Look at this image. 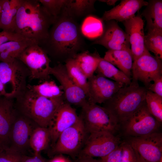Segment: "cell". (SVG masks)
Returning a JSON list of instances; mask_svg holds the SVG:
<instances>
[{"label": "cell", "instance_id": "obj_45", "mask_svg": "<svg viewBox=\"0 0 162 162\" xmlns=\"http://www.w3.org/2000/svg\"><path fill=\"white\" fill-rule=\"evenodd\" d=\"M136 154L137 160V162H145L142 158L140 156L137 152L136 151Z\"/></svg>", "mask_w": 162, "mask_h": 162}, {"label": "cell", "instance_id": "obj_30", "mask_svg": "<svg viewBox=\"0 0 162 162\" xmlns=\"http://www.w3.org/2000/svg\"><path fill=\"white\" fill-rule=\"evenodd\" d=\"M80 30L84 37L90 39H96L103 32L102 21L93 15H89L83 21L80 26Z\"/></svg>", "mask_w": 162, "mask_h": 162}, {"label": "cell", "instance_id": "obj_34", "mask_svg": "<svg viewBox=\"0 0 162 162\" xmlns=\"http://www.w3.org/2000/svg\"><path fill=\"white\" fill-rule=\"evenodd\" d=\"M52 16L56 18L60 14L68 0H38Z\"/></svg>", "mask_w": 162, "mask_h": 162}, {"label": "cell", "instance_id": "obj_21", "mask_svg": "<svg viewBox=\"0 0 162 162\" xmlns=\"http://www.w3.org/2000/svg\"><path fill=\"white\" fill-rule=\"evenodd\" d=\"M103 58L131 79L133 62L131 50H108Z\"/></svg>", "mask_w": 162, "mask_h": 162}, {"label": "cell", "instance_id": "obj_29", "mask_svg": "<svg viewBox=\"0 0 162 162\" xmlns=\"http://www.w3.org/2000/svg\"><path fill=\"white\" fill-rule=\"evenodd\" d=\"M28 90L38 95L50 99L64 97L61 88L53 81L46 80L37 85H29Z\"/></svg>", "mask_w": 162, "mask_h": 162}, {"label": "cell", "instance_id": "obj_32", "mask_svg": "<svg viewBox=\"0 0 162 162\" xmlns=\"http://www.w3.org/2000/svg\"><path fill=\"white\" fill-rule=\"evenodd\" d=\"M64 65L69 77L76 85L83 90L87 97L88 79L80 69L75 59H68L65 62Z\"/></svg>", "mask_w": 162, "mask_h": 162}, {"label": "cell", "instance_id": "obj_22", "mask_svg": "<svg viewBox=\"0 0 162 162\" xmlns=\"http://www.w3.org/2000/svg\"><path fill=\"white\" fill-rule=\"evenodd\" d=\"M35 42L33 40L25 38L7 42L0 45V61L13 62L25 49Z\"/></svg>", "mask_w": 162, "mask_h": 162}, {"label": "cell", "instance_id": "obj_15", "mask_svg": "<svg viewBox=\"0 0 162 162\" xmlns=\"http://www.w3.org/2000/svg\"><path fill=\"white\" fill-rule=\"evenodd\" d=\"M101 35L92 44L102 45L108 50H131L128 36L114 20L106 21Z\"/></svg>", "mask_w": 162, "mask_h": 162}, {"label": "cell", "instance_id": "obj_1", "mask_svg": "<svg viewBox=\"0 0 162 162\" xmlns=\"http://www.w3.org/2000/svg\"><path fill=\"white\" fill-rule=\"evenodd\" d=\"M38 45L59 63L86 51V44L77 20L63 8L50 27L47 38Z\"/></svg>", "mask_w": 162, "mask_h": 162}, {"label": "cell", "instance_id": "obj_33", "mask_svg": "<svg viewBox=\"0 0 162 162\" xmlns=\"http://www.w3.org/2000/svg\"><path fill=\"white\" fill-rule=\"evenodd\" d=\"M145 101L150 113L159 122H162V97L147 90Z\"/></svg>", "mask_w": 162, "mask_h": 162}, {"label": "cell", "instance_id": "obj_11", "mask_svg": "<svg viewBox=\"0 0 162 162\" xmlns=\"http://www.w3.org/2000/svg\"><path fill=\"white\" fill-rule=\"evenodd\" d=\"M127 142L145 162H160L162 159V134L157 132L131 137Z\"/></svg>", "mask_w": 162, "mask_h": 162}, {"label": "cell", "instance_id": "obj_27", "mask_svg": "<svg viewBox=\"0 0 162 162\" xmlns=\"http://www.w3.org/2000/svg\"><path fill=\"white\" fill-rule=\"evenodd\" d=\"M97 75L110 79L125 86L130 84L131 79L112 64L102 58L95 71Z\"/></svg>", "mask_w": 162, "mask_h": 162}, {"label": "cell", "instance_id": "obj_18", "mask_svg": "<svg viewBox=\"0 0 162 162\" xmlns=\"http://www.w3.org/2000/svg\"><path fill=\"white\" fill-rule=\"evenodd\" d=\"M122 22L128 37L134 61L142 55L146 49L143 20L138 15Z\"/></svg>", "mask_w": 162, "mask_h": 162}, {"label": "cell", "instance_id": "obj_43", "mask_svg": "<svg viewBox=\"0 0 162 162\" xmlns=\"http://www.w3.org/2000/svg\"><path fill=\"white\" fill-rule=\"evenodd\" d=\"M1 96L8 97L5 86L0 80V97Z\"/></svg>", "mask_w": 162, "mask_h": 162}, {"label": "cell", "instance_id": "obj_44", "mask_svg": "<svg viewBox=\"0 0 162 162\" xmlns=\"http://www.w3.org/2000/svg\"><path fill=\"white\" fill-rule=\"evenodd\" d=\"M117 0H98L100 2H104L106 3L109 5H114L116 2L118 1Z\"/></svg>", "mask_w": 162, "mask_h": 162}, {"label": "cell", "instance_id": "obj_40", "mask_svg": "<svg viewBox=\"0 0 162 162\" xmlns=\"http://www.w3.org/2000/svg\"><path fill=\"white\" fill-rule=\"evenodd\" d=\"M22 162H46L41 156L40 153L34 154L32 156H28L25 155Z\"/></svg>", "mask_w": 162, "mask_h": 162}, {"label": "cell", "instance_id": "obj_39", "mask_svg": "<svg viewBox=\"0 0 162 162\" xmlns=\"http://www.w3.org/2000/svg\"><path fill=\"white\" fill-rule=\"evenodd\" d=\"M153 81L154 83L149 85L147 90L162 97V75L156 78Z\"/></svg>", "mask_w": 162, "mask_h": 162}, {"label": "cell", "instance_id": "obj_23", "mask_svg": "<svg viewBox=\"0 0 162 162\" xmlns=\"http://www.w3.org/2000/svg\"><path fill=\"white\" fill-rule=\"evenodd\" d=\"M141 15L146 20L148 29H156L162 31L161 0L148 1Z\"/></svg>", "mask_w": 162, "mask_h": 162}, {"label": "cell", "instance_id": "obj_8", "mask_svg": "<svg viewBox=\"0 0 162 162\" xmlns=\"http://www.w3.org/2000/svg\"><path fill=\"white\" fill-rule=\"evenodd\" d=\"M120 139L106 132L88 134L78 157L104 158L115 149L122 143Z\"/></svg>", "mask_w": 162, "mask_h": 162}, {"label": "cell", "instance_id": "obj_9", "mask_svg": "<svg viewBox=\"0 0 162 162\" xmlns=\"http://www.w3.org/2000/svg\"><path fill=\"white\" fill-rule=\"evenodd\" d=\"M126 134L137 137L156 132L161 123L150 113L145 102L122 123Z\"/></svg>", "mask_w": 162, "mask_h": 162}, {"label": "cell", "instance_id": "obj_3", "mask_svg": "<svg viewBox=\"0 0 162 162\" xmlns=\"http://www.w3.org/2000/svg\"><path fill=\"white\" fill-rule=\"evenodd\" d=\"M147 90L138 82L131 81L103 103V107L122 123L145 102Z\"/></svg>", "mask_w": 162, "mask_h": 162}, {"label": "cell", "instance_id": "obj_4", "mask_svg": "<svg viewBox=\"0 0 162 162\" xmlns=\"http://www.w3.org/2000/svg\"><path fill=\"white\" fill-rule=\"evenodd\" d=\"M64 102V97L50 99L28 90L20 102L18 107L21 114L38 125L47 128L55 112Z\"/></svg>", "mask_w": 162, "mask_h": 162}, {"label": "cell", "instance_id": "obj_12", "mask_svg": "<svg viewBox=\"0 0 162 162\" xmlns=\"http://www.w3.org/2000/svg\"><path fill=\"white\" fill-rule=\"evenodd\" d=\"M38 126L24 116L17 115L10 131L7 148L25 154L29 148L32 133Z\"/></svg>", "mask_w": 162, "mask_h": 162}, {"label": "cell", "instance_id": "obj_31", "mask_svg": "<svg viewBox=\"0 0 162 162\" xmlns=\"http://www.w3.org/2000/svg\"><path fill=\"white\" fill-rule=\"evenodd\" d=\"M144 45L146 48L153 52L154 56L162 59V31L156 29H148L145 35Z\"/></svg>", "mask_w": 162, "mask_h": 162}, {"label": "cell", "instance_id": "obj_17", "mask_svg": "<svg viewBox=\"0 0 162 162\" xmlns=\"http://www.w3.org/2000/svg\"><path fill=\"white\" fill-rule=\"evenodd\" d=\"M27 69L18 59L12 62H0V80L5 87L7 84L10 86V97L18 94L22 88L25 79L23 73Z\"/></svg>", "mask_w": 162, "mask_h": 162}, {"label": "cell", "instance_id": "obj_5", "mask_svg": "<svg viewBox=\"0 0 162 162\" xmlns=\"http://www.w3.org/2000/svg\"><path fill=\"white\" fill-rule=\"evenodd\" d=\"M82 108L79 116L88 134L106 132L114 134L119 122L104 107L88 102Z\"/></svg>", "mask_w": 162, "mask_h": 162}, {"label": "cell", "instance_id": "obj_42", "mask_svg": "<svg viewBox=\"0 0 162 162\" xmlns=\"http://www.w3.org/2000/svg\"><path fill=\"white\" fill-rule=\"evenodd\" d=\"M76 162H104L102 160L96 159L93 158L87 157H80Z\"/></svg>", "mask_w": 162, "mask_h": 162}, {"label": "cell", "instance_id": "obj_10", "mask_svg": "<svg viewBox=\"0 0 162 162\" xmlns=\"http://www.w3.org/2000/svg\"><path fill=\"white\" fill-rule=\"evenodd\" d=\"M131 71V81H140L147 89L151 82L162 75V59L151 54L146 49L143 54L133 61Z\"/></svg>", "mask_w": 162, "mask_h": 162}, {"label": "cell", "instance_id": "obj_6", "mask_svg": "<svg viewBox=\"0 0 162 162\" xmlns=\"http://www.w3.org/2000/svg\"><path fill=\"white\" fill-rule=\"evenodd\" d=\"M88 135L80 118L77 122L60 134L49 151V155L66 154L73 157L78 156Z\"/></svg>", "mask_w": 162, "mask_h": 162}, {"label": "cell", "instance_id": "obj_24", "mask_svg": "<svg viewBox=\"0 0 162 162\" xmlns=\"http://www.w3.org/2000/svg\"><path fill=\"white\" fill-rule=\"evenodd\" d=\"M20 0H2L0 18V29L7 32H14L15 19Z\"/></svg>", "mask_w": 162, "mask_h": 162}, {"label": "cell", "instance_id": "obj_41", "mask_svg": "<svg viewBox=\"0 0 162 162\" xmlns=\"http://www.w3.org/2000/svg\"><path fill=\"white\" fill-rule=\"evenodd\" d=\"M53 158L47 162H71L68 158L62 154L57 155Z\"/></svg>", "mask_w": 162, "mask_h": 162}, {"label": "cell", "instance_id": "obj_25", "mask_svg": "<svg viewBox=\"0 0 162 162\" xmlns=\"http://www.w3.org/2000/svg\"><path fill=\"white\" fill-rule=\"evenodd\" d=\"M95 0H68L63 8L67 13L76 20L91 15L95 10Z\"/></svg>", "mask_w": 162, "mask_h": 162}, {"label": "cell", "instance_id": "obj_46", "mask_svg": "<svg viewBox=\"0 0 162 162\" xmlns=\"http://www.w3.org/2000/svg\"><path fill=\"white\" fill-rule=\"evenodd\" d=\"M2 0H0V18L2 12Z\"/></svg>", "mask_w": 162, "mask_h": 162}, {"label": "cell", "instance_id": "obj_26", "mask_svg": "<svg viewBox=\"0 0 162 162\" xmlns=\"http://www.w3.org/2000/svg\"><path fill=\"white\" fill-rule=\"evenodd\" d=\"M102 58L98 53H91L87 50L78 53L74 58L87 79L94 74Z\"/></svg>", "mask_w": 162, "mask_h": 162}, {"label": "cell", "instance_id": "obj_35", "mask_svg": "<svg viewBox=\"0 0 162 162\" xmlns=\"http://www.w3.org/2000/svg\"><path fill=\"white\" fill-rule=\"evenodd\" d=\"M25 155L8 148L0 151V162H22Z\"/></svg>", "mask_w": 162, "mask_h": 162}, {"label": "cell", "instance_id": "obj_36", "mask_svg": "<svg viewBox=\"0 0 162 162\" xmlns=\"http://www.w3.org/2000/svg\"><path fill=\"white\" fill-rule=\"evenodd\" d=\"M136 152L128 142H122L121 162H137Z\"/></svg>", "mask_w": 162, "mask_h": 162}, {"label": "cell", "instance_id": "obj_13", "mask_svg": "<svg viewBox=\"0 0 162 162\" xmlns=\"http://www.w3.org/2000/svg\"><path fill=\"white\" fill-rule=\"evenodd\" d=\"M50 74L54 76L60 83L65 102L71 105L81 107L88 102L85 92L69 77L64 64L59 63L54 67H51Z\"/></svg>", "mask_w": 162, "mask_h": 162}, {"label": "cell", "instance_id": "obj_28", "mask_svg": "<svg viewBox=\"0 0 162 162\" xmlns=\"http://www.w3.org/2000/svg\"><path fill=\"white\" fill-rule=\"evenodd\" d=\"M51 137L47 128L38 126L33 130L29 141V148L33 151L34 154H40L47 149L51 145Z\"/></svg>", "mask_w": 162, "mask_h": 162}, {"label": "cell", "instance_id": "obj_20", "mask_svg": "<svg viewBox=\"0 0 162 162\" xmlns=\"http://www.w3.org/2000/svg\"><path fill=\"white\" fill-rule=\"evenodd\" d=\"M10 98L0 97V146L7 148L12 125L17 116Z\"/></svg>", "mask_w": 162, "mask_h": 162}, {"label": "cell", "instance_id": "obj_14", "mask_svg": "<svg viewBox=\"0 0 162 162\" xmlns=\"http://www.w3.org/2000/svg\"><path fill=\"white\" fill-rule=\"evenodd\" d=\"M124 86L122 83L94 74L88 79V102L95 104L104 103Z\"/></svg>", "mask_w": 162, "mask_h": 162}, {"label": "cell", "instance_id": "obj_19", "mask_svg": "<svg viewBox=\"0 0 162 162\" xmlns=\"http://www.w3.org/2000/svg\"><path fill=\"white\" fill-rule=\"evenodd\" d=\"M148 4V2L143 0H122L118 5L105 11L101 19L102 21L123 22L134 17L138 10Z\"/></svg>", "mask_w": 162, "mask_h": 162}, {"label": "cell", "instance_id": "obj_7", "mask_svg": "<svg viewBox=\"0 0 162 162\" xmlns=\"http://www.w3.org/2000/svg\"><path fill=\"white\" fill-rule=\"evenodd\" d=\"M17 59L27 68L32 79L45 80L49 78L51 60L37 43H34L25 49Z\"/></svg>", "mask_w": 162, "mask_h": 162}, {"label": "cell", "instance_id": "obj_16", "mask_svg": "<svg viewBox=\"0 0 162 162\" xmlns=\"http://www.w3.org/2000/svg\"><path fill=\"white\" fill-rule=\"evenodd\" d=\"M80 119L76 110L71 106L64 102L58 108L50 120L47 128L51 137L52 147L60 134L73 125Z\"/></svg>", "mask_w": 162, "mask_h": 162}, {"label": "cell", "instance_id": "obj_37", "mask_svg": "<svg viewBox=\"0 0 162 162\" xmlns=\"http://www.w3.org/2000/svg\"><path fill=\"white\" fill-rule=\"evenodd\" d=\"M25 38L23 36L16 33L4 31L0 32V45L7 42L20 40Z\"/></svg>", "mask_w": 162, "mask_h": 162}, {"label": "cell", "instance_id": "obj_38", "mask_svg": "<svg viewBox=\"0 0 162 162\" xmlns=\"http://www.w3.org/2000/svg\"><path fill=\"white\" fill-rule=\"evenodd\" d=\"M122 154V142L112 152L101 159L104 162H121Z\"/></svg>", "mask_w": 162, "mask_h": 162}, {"label": "cell", "instance_id": "obj_47", "mask_svg": "<svg viewBox=\"0 0 162 162\" xmlns=\"http://www.w3.org/2000/svg\"><path fill=\"white\" fill-rule=\"evenodd\" d=\"M2 149H3L2 148V147L0 146V151H1V150H2Z\"/></svg>", "mask_w": 162, "mask_h": 162}, {"label": "cell", "instance_id": "obj_2", "mask_svg": "<svg viewBox=\"0 0 162 162\" xmlns=\"http://www.w3.org/2000/svg\"><path fill=\"white\" fill-rule=\"evenodd\" d=\"M56 19L38 0H20L14 32L39 44L47 37Z\"/></svg>", "mask_w": 162, "mask_h": 162}]
</instances>
